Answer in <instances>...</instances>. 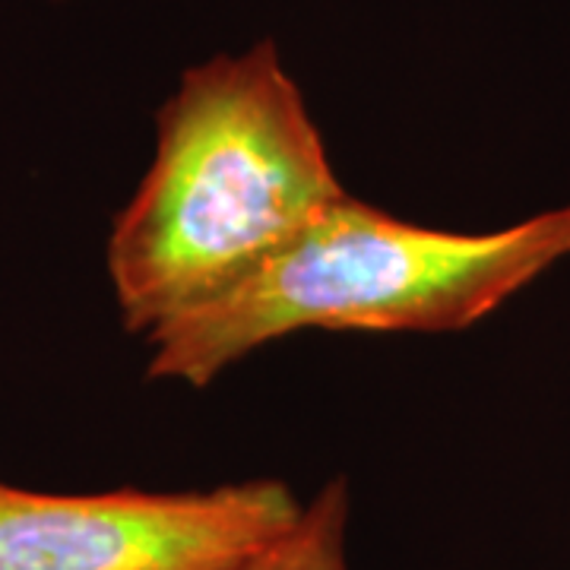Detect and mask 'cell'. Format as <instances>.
<instances>
[{"instance_id": "6da1fadb", "label": "cell", "mask_w": 570, "mask_h": 570, "mask_svg": "<svg viewBox=\"0 0 570 570\" xmlns=\"http://www.w3.org/2000/svg\"><path fill=\"white\" fill-rule=\"evenodd\" d=\"M343 194L273 41L187 67L156 115V156L108 235L124 330L149 336L228 295Z\"/></svg>"}, {"instance_id": "7a4b0ae2", "label": "cell", "mask_w": 570, "mask_h": 570, "mask_svg": "<svg viewBox=\"0 0 570 570\" xmlns=\"http://www.w3.org/2000/svg\"><path fill=\"white\" fill-rule=\"evenodd\" d=\"M570 257V204L491 232H444L343 194L228 295L146 336L153 381L213 384L298 330L456 333Z\"/></svg>"}, {"instance_id": "3957f363", "label": "cell", "mask_w": 570, "mask_h": 570, "mask_svg": "<svg viewBox=\"0 0 570 570\" xmlns=\"http://www.w3.org/2000/svg\"><path fill=\"white\" fill-rule=\"evenodd\" d=\"M302 508L279 479L89 494L0 482V570H245Z\"/></svg>"}, {"instance_id": "277c9868", "label": "cell", "mask_w": 570, "mask_h": 570, "mask_svg": "<svg viewBox=\"0 0 570 570\" xmlns=\"http://www.w3.org/2000/svg\"><path fill=\"white\" fill-rule=\"evenodd\" d=\"M348 485L333 479L305 501L295 527L245 570H348Z\"/></svg>"}]
</instances>
